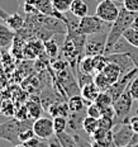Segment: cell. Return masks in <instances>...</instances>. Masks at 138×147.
Masks as SVG:
<instances>
[{
  "label": "cell",
  "mask_w": 138,
  "mask_h": 147,
  "mask_svg": "<svg viewBox=\"0 0 138 147\" xmlns=\"http://www.w3.org/2000/svg\"><path fill=\"white\" fill-rule=\"evenodd\" d=\"M124 147H138V143H129V145H127Z\"/></svg>",
  "instance_id": "7dc6e473"
},
{
  "label": "cell",
  "mask_w": 138,
  "mask_h": 147,
  "mask_svg": "<svg viewBox=\"0 0 138 147\" xmlns=\"http://www.w3.org/2000/svg\"><path fill=\"white\" fill-rule=\"evenodd\" d=\"M129 124H131L132 129L136 133H138V115H134V117L129 118Z\"/></svg>",
  "instance_id": "b9f144b4"
},
{
  "label": "cell",
  "mask_w": 138,
  "mask_h": 147,
  "mask_svg": "<svg viewBox=\"0 0 138 147\" xmlns=\"http://www.w3.org/2000/svg\"><path fill=\"white\" fill-rule=\"evenodd\" d=\"M44 51L48 55V57L52 60V59H58L60 56V45H58L57 39L55 37L50 38L48 41L44 42Z\"/></svg>",
  "instance_id": "44dd1931"
},
{
  "label": "cell",
  "mask_w": 138,
  "mask_h": 147,
  "mask_svg": "<svg viewBox=\"0 0 138 147\" xmlns=\"http://www.w3.org/2000/svg\"><path fill=\"white\" fill-rule=\"evenodd\" d=\"M114 125H115L114 118L105 117V115H102L99 118V128H103V129H106V131H113Z\"/></svg>",
  "instance_id": "1f68e13d"
},
{
  "label": "cell",
  "mask_w": 138,
  "mask_h": 147,
  "mask_svg": "<svg viewBox=\"0 0 138 147\" xmlns=\"http://www.w3.org/2000/svg\"><path fill=\"white\" fill-rule=\"evenodd\" d=\"M43 50H44V42L38 39V41L28 42V43L24 46L23 53H24V56L28 57V59H34V57L41 56Z\"/></svg>",
  "instance_id": "7c38bea8"
},
{
  "label": "cell",
  "mask_w": 138,
  "mask_h": 147,
  "mask_svg": "<svg viewBox=\"0 0 138 147\" xmlns=\"http://www.w3.org/2000/svg\"><path fill=\"white\" fill-rule=\"evenodd\" d=\"M9 15H10V14H8L7 11L4 10V9H3L1 7H0V18H1V19L4 20V22L8 19V17H9Z\"/></svg>",
  "instance_id": "ee69618b"
},
{
  "label": "cell",
  "mask_w": 138,
  "mask_h": 147,
  "mask_svg": "<svg viewBox=\"0 0 138 147\" xmlns=\"http://www.w3.org/2000/svg\"><path fill=\"white\" fill-rule=\"evenodd\" d=\"M33 137H36V133H34V131H33V127L27 128V129H23L22 132L19 133V141H20V143L27 142V141H29L30 138H33Z\"/></svg>",
  "instance_id": "836d02e7"
},
{
  "label": "cell",
  "mask_w": 138,
  "mask_h": 147,
  "mask_svg": "<svg viewBox=\"0 0 138 147\" xmlns=\"http://www.w3.org/2000/svg\"><path fill=\"white\" fill-rule=\"evenodd\" d=\"M86 117H88V108L84 110H80V112H71L70 115L67 117L69 129L73 131V132L82 131V124H84V121Z\"/></svg>",
  "instance_id": "30bf717a"
},
{
  "label": "cell",
  "mask_w": 138,
  "mask_h": 147,
  "mask_svg": "<svg viewBox=\"0 0 138 147\" xmlns=\"http://www.w3.org/2000/svg\"><path fill=\"white\" fill-rule=\"evenodd\" d=\"M13 147H27L24 143H18V145H15V146H13Z\"/></svg>",
  "instance_id": "c3c4849f"
},
{
  "label": "cell",
  "mask_w": 138,
  "mask_h": 147,
  "mask_svg": "<svg viewBox=\"0 0 138 147\" xmlns=\"http://www.w3.org/2000/svg\"><path fill=\"white\" fill-rule=\"evenodd\" d=\"M15 39V30L7 26V23L0 22V48H8Z\"/></svg>",
  "instance_id": "8fae6325"
},
{
  "label": "cell",
  "mask_w": 138,
  "mask_h": 147,
  "mask_svg": "<svg viewBox=\"0 0 138 147\" xmlns=\"http://www.w3.org/2000/svg\"><path fill=\"white\" fill-rule=\"evenodd\" d=\"M133 96L131 95L129 88L122 94L118 99L113 103V107L115 109V125L125 123V122H129V113L132 110V105H133Z\"/></svg>",
  "instance_id": "3957f363"
},
{
  "label": "cell",
  "mask_w": 138,
  "mask_h": 147,
  "mask_svg": "<svg viewBox=\"0 0 138 147\" xmlns=\"http://www.w3.org/2000/svg\"><path fill=\"white\" fill-rule=\"evenodd\" d=\"M132 27H133V28H136V29H138V15L136 17V19L133 20V24H132Z\"/></svg>",
  "instance_id": "bcb514c9"
},
{
  "label": "cell",
  "mask_w": 138,
  "mask_h": 147,
  "mask_svg": "<svg viewBox=\"0 0 138 147\" xmlns=\"http://www.w3.org/2000/svg\"><path fill=\"white\" fill-rule=\"evenodd\" d=\"M134 131L132 129L129 122L118 124V128L113 129V140H114V146L115 147H124L129 145L132 138L134 136Z\"/></svg>",
  "instance_id": "52a82bcc"
},
{
  "label": "cell",
  "mask_w": 138,
  "mask_h": 147,
  "mask_svg": "<svg viewBox=\"0 0 138 147\" xmlns=\"http://www.w3.org/2000/svg\"><path fill=\"white\" fill-rule=\"evenodd\" d=\"M120 1H124V0H120Z\"/></svg>",
  "instance_id": "816d5d0a"
},
{
  "label": "cell",
  "mask_w": 138,
  "mask_h": 147,
  "mask_svg": "<svg viewBox=\"0 0 138 147\" xmlns=\"http://www.w3.org/2000/svg\"><path fill=\"white\" fill-rule=\"evenodd\" d=\"M108 33H109V30H104V32L88 36L86 45H85V55L86 56L104 55L105 46H106V39H108Z\"/></svg>",
  "instance_id": "5b68a950"
},
{
  "label": "cell",
  "mask_w": 138,
  "mask_h": 147,
  "mask_svg": "<svg viewBox=\"0 0 138 147\" xmlns=\"http://www.w3.org/2000/svg\"><path fill=\"white\" fill-rule=\"evenodd\" d=\"M73 0H52V4H53V8L56 9L57 11L65 14L70 11V8H71Z\"/></svg>",
  "instance_id": "83f0119b"
},
{
  "label": "cell",
  "mask_w": 138,
  "mask_h": 147,
  "mask_svg": "<svg viewBox=\"0 0 138 147\" xmlns=\"http://www.w3.org/2000/svg\"><path fill=\"white\" fill-rule=\"evenodd\" d=\"M123 37L127 39L128 42H129L132 46H134V47H138V29L133 28V27H131V28H128L123 33Z\"/></svg>",
  "instance_id": "4dcf8cb0"
},
{
  "label": "cell",
  "mask_w": 138,
  "mask_h": 147,
  "mask_svg": "<svg viewBox=\"0 0 138 147\" xmlns=\"http://www.w3.org/2000/svg\"><path fill=\"white\" fill-rule=\"evenodd\" d=\"M48 145H50V147H62V143L58 140L57 134H53L52 137L48 138Z\"/></svg>",
  "instance_id": "ab89813d"
},
{
  "label": "cell",
  "mask_w": 138,
  "mask_h": 147,
  "mask_svg": "<svg viewBox=\"0 0 138 147\" xmlns=\"http://www.w3.org/2000/svg\"><path fill=\"white\" fill-rule=\"evenodd\" d=\"M14 118H17L18 121H27V119H29L30 117H29V112H28L27 105L18 107V108L15 109Z\"/></svg>",
  "instance_id": "d6a6232c"
},
{
  "label": "cell",
  "mask_w": 138,
  "mask_h": 147,
  "mask_svg": "<svg viewBox=\"0 0 138 147\" xmlns=\"http://www.w3.org/2000/svg\"><path fill=\"white\" fill-rule=\"evenodd\" d=\"M88 115L99 119L102 117V109L96 105V103H90L88 105Z\"/></svg>",
  "instance_id": "e575fe53"
},
{
  "label": "cell",
  "mask_w": 138,
  "mask_h": 147,
  "mask_svg": "<svg viewBox=\"0 0 138 147\" xmlns=\"http://www.w3.org/2000/svg\"><path fill=\"white\" fill-rule=\"evenodd\" d=\"M94 82L96 84V86L100 89V91H108L109 88L112 85L109 84V81L106 80V78L103 75L102 72H98L94 75Z\"/></svg>",
  "instance_id": "f546056e"
},
{
  "label": "cell",
  "mask_w": 138,
  "mask_h": 147,
  "mask_svg": "<svg viewBox=\"0 0 138 147\" xmlns=\"http://www.w3.org/2000/svg\"><path fill=\"white\" fill-rule=\"evenodd\" d=\"M53 128L55 133H61L65 132L69 128V121L66 117H55L53 118Z\"/></svg>",
  "instance_id": "f1b7e54d"
},
{
  "label": "cell",
  "mask_w": 138,
  "mask_h": 147,
  "mask_svg": "<svg viewBox=\"0 0 138 147\" xmlns=\"http://www.w3.org/2000/svg\"><path fill=\"white\" fill-rule=\"evenodd\" d=\"M102 115H105V117H110V118H115V109L113 105L106 107V108L102 109Z\"/></svg>",
  "instance_id": "f35d334b"
},
{
  "label": "cell",
  "mask_w": 138,
  "mask_h": 147,
  "mask_svg": "<svg viewBox=\"0 0 138 147\" xmlns=\"http://www.w3.org/2000/svg\"><path fill=\"white\" fill-rule=\"evenodd\" d=\"M79 70L88 75H95V69H94V56H86L80 60L79 62Z\"/></svg>",
  "instance_id": "7402d4cb"
},
{
  "label": "cell",
  "mask_w": 138,
  "mask_h": 147,
  "mask_svg": "<svg viewBox=\"0 0 138 147\" xmlns=\"http://www.w3.org/2000/svg\"><path fill=\"white\" fill-rule=\"evenodd\" d=\"M137 15H138L137 13L127 10L124 7L120 8L118 18H116V20L114 23H112V27H110V29H109L108 39H106V46H105V52H104L105 56H108V55L110 53L113 46L116 43V41H118L119 38L123 37V33L125 32V30L132 27L133 20L136 19Z\"/></svg>",
  "instance_id": "6da1fadb"
},
{
  "label": "cell",
  "mask_w": 138,
  "mask_h": 147,
  "mask_svg": "<svg viewBox=\"0 0 138 147\" xmlns=\"http://www.w3.org/2000/svg\"><path fill=\"white\" fill-rule=\"evenodd\" d=\"M27 108H28V112H29V117L32 119H38L41 118V114H42V103H41V99H36V98H32L29 99L28 102L26 103Z\"/></svg>",
  "instance_id": "ac0fdd59"
},
{
  "label": "cell",
  "mask_w": 138,
  "mask_h": 147,
  "mask_svg": "<svg viewBox=\"0 0 138 147\" xmlns=\"http://www.w3.org/2000/svg\"><path fill=\"white\" fill-rule=\"evenodd\" d=\"M123 7L129 11L133 13H138V0H124Z\"/></svg>",
  "instance_id": "d590c367"
},
{
  "label": "cell",
  "mask_w": 138,
  "mask_h": 147,
  "mask_svg": "<svg viewBox=\"0 0 138 147\" xmlns=\"http://www.w3.org/2000/svg\"><path fill=\"white\" fill-rule=\"evenodd\" d=\"M33 131H34L36 136L42 140H48L53 134H56L53 128V121L46 117L36 119L34 123H33Z\"/></svg>",
  "instance_id": "ba28073f"
},
{
  "label": "cell",
  "mask_w": 138,
  "mask_h": 147,
  "mask_svg": "<svg viewBox=\"0 0 138 147\" xmlns=\"http://www.w3.org/2000/svg\"><path fill=\"white\" fill-rule=\"evenodd\" d=\"M89 11H90L89 5L84 1V0H73L72 4H71V8H70V13L73 14L77 18L86 17V15L90 14Z\"/></svg>",
  "instance_id": "e0dca14e"
},
{
  "label": "cell",
  "mask_w": 138,
  "mask_h": 147,
  "mask_svg": "<svg viewBox=\"0 0 138 147\" xmlns=\"http://www.w3.org/2000/svg\"><path fill=\"white\" fill-rule=\"evenodd\" d=\"M39 99H41V103L43 105L44 110H48V108L52 105L53 103L60 102V100H63V98L61 95H58L57 93L52 91L51 89H46L43 93L39 95Z\"/></svg>",
  "instance_id": "2e32d148"
},
{
  "label": "cell",
  "mask_w": 138,
  "mask_h": 147,
  "mask_svg": "<svg viewBox=\"0 0 138 147\" xmlns=\"http://www.w3.org/2000/svg\"><path fill=\"white\" fill-rule=\"evenodd\" d=\"M5 23H7V26L10 27L13 30L18 32V30H20L24 26H26V19H24L19 13H15V14L9 15L8 19L5 20Z\"/></svg>",
  "instance_id": "ffe728a7"
},
{
  "label": "cell",
  "mask_w": 138,
  "mask_h": 147,
  "mask_svg": "<svg viewBox=\"0 0 138 147\" xmlns=\"http://www.w3.org/2000/svg\"><path fill=\"white\" fill-rule=\"evenodd\" d=\"M102 74L106 78V80L109 81L110 85L115 84V82L122 78V71H120V69H119V66L114 62H110V61L108 65H106L105 69L102 71Z\"/></svg>",
  "instance_id": "4fadbf2b"
},
{
  "label": "cell",
  "mask_w": 138,
  "mask_h": 147,
  "mask_svg": "<svg viewBox=\"0 0 138 147\" xmlns=\"http://www.w3.org/2000/svg\"><path fill=\"white\" fill-rule=\"evenodd\" d=\"M132 47H133V46H132L124 37H122V38H119L118 41H116V43L113 46V48H112V51H110L109 55H112V53H128Z\"/></svg>",
  "instance_id": "cb8c5ba5"
},
{
  "label": "cell",
  "mask_w": 138,
  "mask_h": 147,
  "mask_svg": "<svg viewBox=\"0 0 138 147\" xmlns=\"http://www.w3.org/2000/svg\"><path fill=\"white\" fill-rule=\"evenodd\" d=\"M98 128H99V119L88 115L84 121V124H82V131L89 136H93Z\"/></svg>",
  "instance_id": "603a6c76"
},
{
  "label": "cell",
  "mask_w": 138,
  "mask_h": 147,
  "mask_svg": "<svg viewBox=\"0 0 138 147\" xmlns=\"http://www.w3.org/2000/svg\"><path fill=\"white\" fill-rule=\"evenodd\" d=\"M34 119L29 118L27 121H18L17 118H9L7 122L0 124V138L10 142L13 146L20 143L19 133L23 129L33 127Z\"/></svg>",
  "instance_id": "7a4b0ae2"
},
{
  "label": "cell",
  "mask_w": 138,
  "mask_h": 147,
  "mask_svg": "<svg viewBox=\"0 0 138 147\" xmlns=\"http://www.w3.org/2000/svg\"><path fill=\"white\" fill-rule=\"evenodd\" d=\"M99 94H100V89L96 86V84H95L94 81L89 82V84H86L85 86L81 88V95L89 104L94 103L95 100L98 99Z\"/></svg>",
  "instance_id": "9a60e30c"
},
{
  "label": "cell",
  "mask_w": 138,
  "mask_h": 147,
  "mask_svg": "<svg viewBox=\"0 0 138 147\" xmlns=\"http://www.w3.org/2000/svg\"><path fill=\"white\" fill-rule=\"evenodd\" d=\"M84 1L89 5V9H93V11H94V14H95V10H96L98 4H99L102 0H84Z\"/></svg>",
  "instance_id": "7bdbcfd3"
},
{
  "label": "cell",
  "mask_w": 138,
  "mask_h": 147,
  "mask_svg": "<svg viewBox=\"0 0 138 147\" xmlns=\"http://www.w3.org/2000/svg\"><path fill=\"white\" fill-rule=\"evenodd\" d=\"M116 3L118 1H114V0H102L98 4L95 14L104 22L114 23L119 15V11H120V8L118 7Z\"/></svg>",
  "instance_id": "8992f818"
},
{
  "label": "cell",
  "mask_w": 138,
  "mask_h": 147,
  "mask_svg": "<svg viewBox=\"0 0 138 147\" xmlns=\"http://www.w3.org/2000/svg\"><path fill=\"white\" fill-rule=\"evenodd\" d=\"M128 56L132 59V61H133V63H134V66L138 69V47H132L131 50H129V52H128Z\"/></svg>",
  "instance_id": "74e56055"
},
{
  "label": "cell",
  "mask_w": 138,
  "mask_h": 147,
  "mask_svg": "<svg viewBox=\"0 0 138 147\" xmlns=\"http://www.w3.org/2000/svg\"><path fill=\"white\" fill-rule=\"evenodd\" d=\"M42 138H39V137H33V138H30L29 141H27V142H24V145H26L27 147H37L38 146V143L41 142Z\"/></svg>",
  "instance_id": "60d3db41"
},
{
  "label": "cell",
  "mask_w": 138,
  "mask_h": 147,
  "mask_svg": "<svg viewBox=\"0 0 138 147\" xmlns=\"http://www.w3.org/2000/svg\"><path fill=\"white\" fill-rule=\"evenodd\" d=\"M58 140L61 141L62 143V147H79L77 145V141H76L75 136L69 132H61V133H56Z\"/></svg>",
  "instance_id": "d4e9b609"
},
{
  "label": "cell",
  "mask_w": 138,
  "mask_h": 147,
  "mask_svg": "<svg viewBox=\"0 0 138 147\" xmlns=\"http://www.w3.org/2000/svg\"><path fill=\"white\" fill-rule=\"evenodd\" d=\"M9 119V117H7V115H4L3 113H0V124L4 123V122H7Z\"/></svg>",
  "instance_id": "f6af8a7d"
},
{
  "label": "cell",
  "mask_w": 138,
  "mask_h": 147,
  "mask_svg": "<svg viewBox=\"0 0 138 147\" xmlns=\"http://www.w3.org/2000/svg\"><path fill=\"white\" fill-rule=\"evenodd\" d=\"M114 1H120V0H114Z\"/></svg>",
  "instance_id": "f907efd6"
},
{
  "label": "cell",
  "mask_w": 138,
  "mask_h": 147,
  "mask_svg": "<svg viewBox=\"0 0 138 147\" xmlns=\"http://www.w3.org/2000/svg\"><path fill=\"white\" fill-rule=\"evenodd\" d=\"M106 57H108L110 62H114L119 66L122 75H125V74L131 72L133 69H136L133 61H132V59L127 53H112V55H108Z\"/></svg>",
  "instance_id": "9c48e42d"
},
{
  "label": "cell",
  "mask_w": 138,
  "mask_h": 147,
  "mask_svg": "<svg viewBox=\"0 0 138 147\" xmlns=\"http://www.w3.org/2000/svg\"><path fill=\"white\" fill-rule=\"evenodd\" d=\"M67 104H69V108L71 112H80V110H84L88 108V102L82 98L81 94H77V95H73L71 98H69L67 100Z\"/></svg>",
  "instance_id": "d6986e66"
},
{
  "label": "cell",
  "mask_w": 138,
  "mask_h": 147,
  "mask_svg": "<svg viewBox=\"0 0 138 147\" xmlns=\"http://www.w3.org/2000/svg\"><path fill=\"white\" fill-rule=\"evenodd\" d=\"M94 103H96V105L99 107L100 109H103V108H106V107L113 105L114 102H113V98L108 91H100L99 96H98V99L95 100Z\"/></svg>",
  "instance_id": "484cf974"
},
{
  "label": "cell",
  "mask_w": 138,
  "mask_h": 147,
  "mask_svg": "<svg viewBox=\"0 0 138 147\" xmlns=\"http://www.w3.org/2000/svg\"><path fill=\"white\" fill-rule=\"evenodd\" d=\"M129 91H131V95L133 96V99L134 100H138V75L133 79V81L131 82Z\"/></svg>",
  "instance_id": "8d00e7d4"
},
{
  "label": "cell",
  "mask_w": 138,
  "mask_h": 147,
  "mask_svg": "<svg viewBox=\"0 0 138 147\" xmlns=\"http://www.w3.org/2000/svg\"><path fill=\"white\" fill-rule=\"evenodd\" d=\"M48 113L52 115V117H69L71 110L69 108V104H67L65 100H60V102L53 103L52 105L48 108L47 110Z\"/></svg>",
  "instance_id": "5bb4252c"
},
{
  "label": "cell",
  "mask_w": 138,
  "mask_h": 147,
  "mask_svg": "<svg viewBox=\"0 0 138 147\" xmlns=\"http://www.w3.org/2000/svg\"><path fill=\"white\" fill-rule=\"evenodd\" d=\"M0 61H1V51H0Z\"/></svg>",
  "instance_id": "681fc988"
},
{
  "label": "cell",
  "mask_w": 138,
  "mask_h": 147,
  "mask_svg": "<svg viewBox=\"0 0 138 147\" xmlns=\"http://www.w3.org/2000/svg\"><path fill=\"white\" fill-rule=\"evenodd\" d=\"M109 63V60L105 55H96L94 56V69H95V74L102 72L104 69L106 67V65Z\"/></svg>",
  "instance_id": "4316f807"
},
{
  "label": "cell",
  "mask_w": 138,
  "mask_h": 147,
  "mask_svg": "<svg viewBox=\"0 0 138 147\" xmlns=\"http://www.w3.org/2000/svg\"><path fill=\"white\" fill-rule=\"evenodd\" d=\"M110 27H112V23L104 22L96 14H89L84 18H80V24H79L80 33L86 36L100 33L104 32V30H109Z\"/></svg>",
  "instance_id": "277c9868"
}]
</instances>
